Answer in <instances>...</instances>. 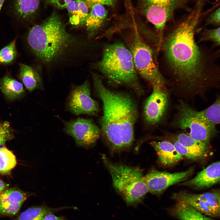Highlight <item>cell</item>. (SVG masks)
<instances>
[{"mask_svg": "<svg viewBox=\"0 0 220 220\" xmlns=\"http://www.w3.org/2000/svg\"><path fill=\"white\" fill-rule=\"evenodd\" d=\"M204 5L195 4L160 45L167 65L179 88L193 94L202 93L212 84L213 73L194 38L195 32L205 14Z\"/></svg>", "mask_w": 220, "mask_h": 220, "instance_id": "obj_1", "label": "cell"}, {"mask_svg": "<svg viewBox=\"0 0 220 220\" xmlns=\"http://www.w3.org/2000/svg\"><path fill=\"white\" fill-rule=\"evenodd\" d=\"M94 88L103 103L100 130L112 152L129 149L134 140V130L138 116L136 103L127 93L106 87L99 75L93 74Z\"/></svg>", "mask_w": 220, "mask_h": 220, "instance_id": "obj_2", "label": "cell"}, {"mask_svg": "<svg viewBox=\"0 0 220 220\" xmlns=\"http://www.w3.org/2000/svg\"><path fill=\"white\" fill-rule=\"evenodd\" d=\"M27 40L37 57L49 65L69 59L78 51L81 45L79 39L67 31L61 17L55 12L31 28Z\"/></svg>", "mask_w": 220, "mask_h": 220, "instance_id": "obj_3", "label": "cell"}, {"mask_svg": "<svg viewBox=\"0 0 220 220\" xmlns=\"http://www.w3.org/2000/svg\"><path fill=\"white\" fill-rule=\"evenodd\" d=\"M97 66L108 78L129 87L138 95L143 93L131 53L122 42H116L105 46Z\"/></svg>", "mask_w": 220, "mask_h": 220, "instance_id": "obj_4", "label": "cell"}, {"mask_svg": "<svg viewBox=\"0 0 220 220\" xmlns=\"http://www.w3.org/2000/svg\"><path fill=\"white\" fill-rule=\"evenodd\" d=\"M103 162L111 176L113 186L128 205L134 206L141 203L148 190L139 167L111 162L102 154Z\"/></svg>", "mask_w": 220, "mask_h": 220, "instance_id": "obj_5", "label": "cell"}, {"mask_svg": "<svg viewBox=\"0 0 220 220\" xmlns=\"http://www.w3.org/2000/svg\"><path fill=\"white\" fill-rule=\"evenodd\" d=\"M174 121L176 127L190 137L208 145L210 139L217 132L216 127L202 118L197 111L180 100Z\"/></svg>", "mask_w": 220, "mask_h": 220, "instance_id": "obj_6", "label": "cell"}, {"mask_svg": "<svg viewBox=\"0 0 220 220\" xmlns=\"http://www.w3.org/2000/svg\"><path fill=\"white\" fill-rule=\"evenodd\" d=\"M201 0H138L141 12L152 24L160 36L167 23L178 10L190 2Z\"/></svg>", "mask_w": 220, "mask_h": 220, "instance_id": "obj_7", "label": "cell"}, {"mask_svg": "<svg viewBox=\"0 0 220 220\" xmlns=\"http://www.w3.org/2000/svg\"><path fill=\"white\" fill-rule=\"evenodd\" d=\"M130 49L138 74L152 85L166 82L155 63L152 49L136 30L132 35Z\"/></svg>", "mask_w": 220, "mask_h": 220, "instance_id": "obj_8", "label": "cell"}, {"mask_svg": "<svg viewBox=\"0 0 220 220\" xmlns=\"http://www.w3.org/2000/svg\"><path fill=\"white\" fill-rule=\"evenodd\" d=\"M172 198L210 217L217 218L220 216L219 191L200 194L180 192L174 193Z\"/></svg>", "mask_w": 220, "mask_h": 220, "instance_id": "obj_9", "label": "cell"}, {"mask_svg": "<svg viewBox=\"0 0 220 220\" xmlns=\"http://www.w3.org/2000/svg\"><path fill=\"white\" fill-rule=\"evenodd\" d=\"M165 83L159 82L152 84V91L145 102L144 117L150 125H154L159 123L166 114L169 96Z\"/></svg>", "mask_w": 220, "mask_h": 220, "instance_id": "obj_10", "label": "cell"}, {"mask_svg": "<svg viewBox=\"0 0 220 220\" xmlns=\"http://www.w3.org/2000/svg\"><path fill=\"white\" fill-rule=\"evenodd\" d=\"M64 124L65 132L73 138L79 147L91 146L96 142L101 133L98 127L89 119L78 118L64 121Z\"/></svg>", "mask_w": 220, "mask_h": 220, "instance_id": "obj_11", "label": "cell"}, {"mask_svg": "<svg viewBox=\"0 0 220 220\" xmlns=\"http://www.w3.org/2000/svg\"><path fill=\"white\" fill-rule=\"evenodd\" d=\"M67 107L75 115L82 114L94 115L99 110L97 102L91 97L89 83L85 81L80 85L76 86L68 97Z\"/></svg>", "mask_w": 220, "mask_h": 220, "instance_id": "obj_12", "label": "cell"}, {"mask_svg": "<svg viewBox=\"0 0 220 220\" xmlns=\"http://www.w3.org/2000/svg\"><path fill=\"white\" fill-rule=\"evenodd\" d=\"M194 169L191 167L184 171L173 173L154 170L144 176V179L148 192L159 195L170 186L186 180L192 174Z\"/></svg>", "mask_w": 220, "mask_h": 220, "instance_id": "obj_13", "label": "cell"}, {"mask_svg": "<svg viewBox=\"0 0 220 220\" xmlns=\"http://www.w3.org/2000/svg\"><path fill=\"white\" fill-rule=\"evenodd\" d=\"M27 196L26 193L17 189H6L0 194V215L16 214Z\"/></svg>", "mask_w": 220, "mask_h": 220, "instance_id": "obj_14", "label": "cell"}, {"mask_svg": "<svg viewBox=\"0 0 220 220\" xmlns=\"http://www.w3.org/2000/svg\"><path fill=\"white\" fill-rule=\"evenodd\" d=\"M220 162L211 164L199 172L193 178L180 185L198 189L208 188L220 182Z\"/></svg>", "mask_w": 220, "mask_h": 220, "instance_id": "obj_15", "label": "cell"}, {"mask_svg": "<svg viewBox=\"0 0 220 220\" xmlns=\"http://www.w3.org/2000/svg\"><path fill=\"white\" fill-rule=\"evenodd\" d=\"M150 144L156 152L159 161L164 165H173L183 159L170 141H152Z\"/></svg>", "mask_w": 220, "mask_h": 220, "instance_id": "obj_16", "label": "cell"}, {"mask_svg": "<svg viewBox=\"0 0 220 220\" xmlns=\"http://www.w3.org/2000/svg\"><path fill=\"white\" fill-rule=\"evenodd\" d=\"M40 0H13L12 12L18 18L24 20H32L39 8Z\"/></svg>", "mask_w": 220, "mask_h": 220, "instance_id": "obj_17", "label": "cell"}, {"mask_svg": "<svg viewBox=\"0 0 220 220\" xmlns=\"http://www.w3.org/2000/svg\"><path fill=\"white\" fill-rule=\"evenodd\" d=\"M84 24L90 36H92L103 24L107 11L103 5L96 4L90 9Z\"/></svg>", "mask_w": 220, "mask_h": 220, "instance_id": "obj_18", "label": "cell"}, {"mask_svg": "<svg viewBox=\"0 0 220 220\" xmlns=\"http://www.w3.org/2000/svg\"><path fill=\"white\" fill-rule=\"evenodd\" d=\"M66 8L71 25L77 27L84 24L89 11L84 0H72L68 4Z\"/></svg>", "mask_w": 220, "mask_h": 220, "instance_id": "obj_19", "label": "cell"}, {"mask_svg": "<svg viewBox=\"0 0 220 220\" xmlns=\"http://www.w3.org/2000/svg\"><path fill=\"white\" fill-rule=\"evenodd\" d=\"M20 78L29 91L41 88L42 82L38 73L30 66L20 64Z\"/></svg>", "mask_w": 220, "mask_h": 220, "instance_id": "obj_20", "label": "cell"}, {"mask_svg": "<svg viewBox=\"0 0 220 220\" xmlns=\"http://www.w3.org/2000/svg\"><path fill=\"white\" fill-rule=\"evenodd\" d=\"M0 89L6 97L12 100L20 97L25 92L21 83L8 76L0 79Z\"/></svg>", "mask_w": 220, "mask_h": 220, "instance_id": "obj_21", "label": "cell"}, {"mask_svg": "<svg viewBox=\"0 0 220 220\" xmlns=\"http://www.w3.org/2000/svg\"><path fill=\"white\" fill-rule=\"evenodd\" d=\"M174 215L180 220H213L185 204L178 202L174 209Z\"/></svg>", "mask_w": 220, "mask_h": 220, "instance_id": "obj_22", "label": "cell"}, {"mask_svg": "<svg viewBox=\"0 0 220 220\" xmlns=\"http://www.w3.org/2000/svg\"><path fill=\"white\" fill-rule=\"evenodd\" d=\"M66 208H52L46 206L32 207L21 213L17 220H43L47 215Z\"/></svg>", "mask_w": 220, "mask_h": 220, "instance_id": "obj_23", "label": "cell"}, {"mask_svg": "<svg viewBox=\"0 0 220 220\" xmlns=\"http://www.w3.org/2000/svg\"><path fill=\"white\" fill-rule=\"evenodd\" d=\"M173 137L183 146L194 152L202 154L205 156L208 153V145L190 137L184 132L176 135Z\"/></svg>", "mask_w": 220, "mask_h": 220, "instance_id": "obj_24", "label": "cell"}, {"mask_svg": "<svg viewBox=\"0 0 220 220\" xmlns=\"http://www.w3.org/2000/svg\"><path fill=\"white\" fill-rule=\"evenodd\" d=\"M17 164L16 156L5 145L0 147V174L7 175Z\"/></svg>", "mask_w": 220, "mask_h": 220, "instance_id": "obj_25", "label": "cell"}, {"mask_svg": "<svg viewBox=\"0 0 220 220\" xmlns=\"http://www.w3.org/2000/svg\"><path fill=\"white\" fill-rule=\"evenodd\" d=\"M220 101L219 96L211 106L201 111H197L200 117L215 127L220 123Z\"/></svg>", "mask_w": 220, "mask_h": 220, "instance_id": "obj_26", "label": "cell"}, {"mask_svg": "<svg viewBox=\"0 0 220 220\" xmlns=\"http://www.w3.org/2000/svg\"><path fill=\"white\" fill-rule=\"evenodd\" d=\"M16 39L9 45L0 50V64H8L12 62L16 55Z\"/></svg>", "mask_w": 220, "mask_h": 220, "instance_id": "obj_27", "label": "cell"}, {"mask_svg": "<svg viewBox=\"0 0 220 220\" xmlns=\"http://www.w3.org/2000/svg\"><path fill=\"white\" fill-rule=\"evenodd\" d=\"M171 141L174 145L178 152L183 157L193 160H196L203 158L204 155L194 152L185 147L176 140L173 137L170 138Z\"/></svg>", "mask_w": 220, "mask_h": 220, "instance_id": "obj_28", "label": "cell"}, {"mask_svg": "<svg viewBox=\"0 0 220 220\" xmlns=\"http://www.w3.org/2000/svg\"><path fill=\"white\" fill-rule=\"evenodd\" d=\"M14 137L13 130L7 121L0 122V147L5 145L6 141Z\"/></svg>", "mask_w": 220, "mask_h": 220, "instance_id": "obj_29", "label": "cell"}, {"mask_svg": "<svg viewBox=\"0 0 220 220\" xmlns=\"http://www.w3.org/2000/svg\"><path fill=\"white\" fill-rule=\"evenodd\" d=\"M220 27L211 29H205L203 32L200 41H210L216 46L220 45Z\"/></svg>", "mask_w": 220, "mask_h": 220, "instance_id": "obj_30", "label": "cell"}, {"mask_svg": "<svg viewBox=\"0 0 220 220\" xmlns=\"http://www.w3.org/2000/svg\"><path fill=\"white\" fill-rule=\"evenodd\" d=\"M220 8L218 7L211 12L206 18V24L212 25L218 27L220 24Z\"/></svg>", "mask_w": 220, "mask_h": 220, "instance_id": "obj_31", "label": "cell"}, {"mask_svg": "<svg viewBox=\"0 0 220 220\" xmlns=\"http://www.w3.org/2000/svg\"><path fill=\"white\" fill-rule=\"evenodd\" d=\"M46 5H51L60 9L66 8L68 4L72 0H43Z\"/></svg>", "mask_w": 220, "mask_h": 220, "instance_id": "obj_32", "label": "cell"}, {"mask_svg": "<svg viewBox=\"0 0 220 220\" xmlns=\"http://www.w3.org/2000/svg\"><path fill=\"white\" fill-rule=\"evenodd\" d=\"M89 9H90L94 5L99 4L109 6L115 5L117 0H84Z\"/></svg>", "mask_w": 220, "mask_h": 220, "instance_id": "obj_33", "label": "cell"}, {"mask_svg": "<svg viewBox=\"0 0 220 220\" xmlns=\"http://www.w3.org/2000/svg\"><path fill=\"white\" fill-rule=\"evenodd\" d=\"M43 220H65L63 218L61 217H58L53 215V213L50 214L46 215L44 217Z\"/></svg>", "mask_w": 220, "mask_h": 220, "instance_id": "obj_34", "label": "cell"}, {"mask_svg": "<svg viewBox=\"0 0 220 220\" xmlns=\"http://www.w3.org/2000/svg\"><path fill=\"white\" fill-rule=\"evenodd\" d=\"M8 185L0 179V194L7 189Z\"/></svg>", "mask_w": 220, "mask_h": 220, "instance_id": "obj_35", "label": "cell"}, {"mask_svg": "<svg viewBox=\"0 0 220 220\" xmlns=\"http://www.w3.org/2000/svg\"><path fill=\"white\" fill-rule=\"evenodd\" d=\"M5 0H0V12Z\"/></svg>", "mask_w": 220, "mask_h": 220, "instance_id": "obj_36", "label": "cell"}]
</instances>
